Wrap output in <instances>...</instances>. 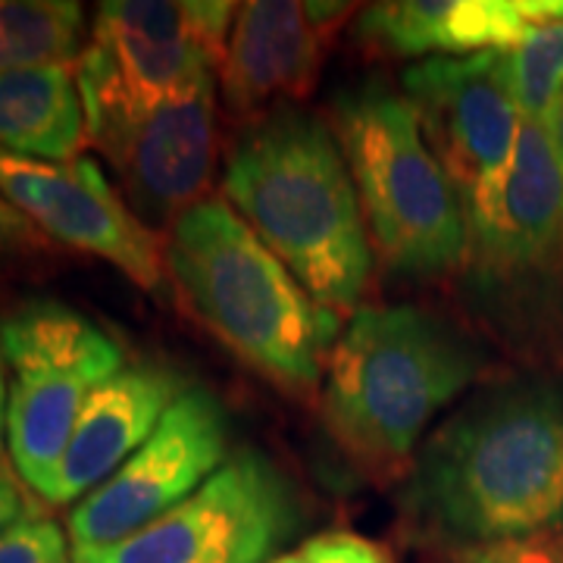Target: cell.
Instances as JSON below:
<instances>
[{"label":"cell","instance_id":"cell-22","mask_svg":"<svg viewBox=\"0 0 563 563\" xmlns=\"http://www.w3.org/2000/svg\"><path fill=\"white\" fill-rule=\"evenodd\" d=\"M310 563H395L391 551L379 542H369L357 532H322L303 542Z\"/></svg>","mask_w":563,"mask_h":563},{"label":"cell","instance_id":"cell-18","mask_svg":"<svg viewBox=\"0 0 563 563\" xmlns=\"http://www.w3.org/2000/svg\"><path fill=\"white\" fill-rule=\"evenodd\" d=\"M85 44V10L79 3L0 0V73L76 66Z\"/></svg>","mask_w":563,"mask_h":563},{"label":"cell","instance_id":"cell-7","mask_svg":"<svg viewBox=\"0 0 563 563\" xmlns=\"http://www.w3.org/2000/svg\"><path fill=\"white\" fill-rule=\"evenodd\" d=\"M7 448L20 479L44 495L95 388L125 366L122 344L60 301L20 303L0 320Z\"/></svg>","mask_w":563,"mask_h":563},{"label":"cell","instance_id":"cell-4","mask_svg":"<svg viewBox=\"0 0 563 563\" xmlns=\"http://www.w3.org/2000/svg\"><path fill=\"white\" fill-rule=\"evenodd\" d=\"M483 373L479 347L413 303L357 307L325 363L322 420L373 476L413 463L432 417Z\"/></svg>","mask_w":563,"mask_h":563},{"label":"cell","instance_id":"cell-17","mask_svg":"<svg viewBox=\"0 0 563 563\" xmlns=\"http://www.w3.org/2000/svg\"><path fill=\"white\" fill-rule=\"evenodd\" d=\"M85 132L76 66L0 73V147L32 161H76Z\"/></svg>","mask_w":563,"mask_h":563},{"label":"cell","instance_id":"cell-25","mask_svg":"<svg viewBox=\"0 0 563 563\" xmlns=\"http://www.w3.org/2000/svg\"><path fill=\"white\" fill-rule=\"evenodd\" d=\"M548 135L554 141V151H558V161H561V173H563V98L561 103L554 107L551 120H548Z\"/></svg>","mask_w":563,"mask_h":563},{"label":"cell","instance_id":"cell-24","mask_svg":"<svg viewBox=\"0 0 563 563\" xmlns=\"http://www.w3.org/2000/svg\"><path fill=\"white\" fill-rule=\"evenodd\" d=\"M29 514H35L29 501H25V495H22V488L13 483V476L10 473H3L0 470V539L13 529L16 523H22Z\"/></svg>","mask_w":563,"mask_h":563},{"label":"cell","instance_id":"cell-26","mask_svg":"<svg viewBox=\"0 0 563 563\" xmlns=\"http://www.w3.org/2000/svg\"><path fill=\"white\" fill-rule=\"evenodd\" d=\"M7 444V363H3V347H0V457Z\"/></svg>","mask_w":563,"mask_h":563},{"label":"cell","instance_id":"cell-1","mask_svg":"<svg viewBox=\"0 0 563 563\" xmlns=\"http://www.w3.org/2000/svg\"><path fill=\"white\" fill-rule=\"evenodd\" d=\"M407 523L451 548L563 529V391L498 385L444 420L410 463Z\"/></svg>","mask_w":563,"mask_h":563},{"label":"cell","instance_id":"cell-13","mask_svg":"<svg viewBox=\"0 0 563 563\" xmlns=\"http://www.w3.org/2000/svg\"><path fill=\"white\" fill-rule=\"evenodd\" d=\"M141 222H176L203 201L217 166V76L166 101L107 154Z\"/></svg>","mask_w":563,"mask_h":563},{"label":"cell","instance_id":"cell-19","mask_svg":"<svg viewBox=\"0 0 563 563\" xmlns=\"http://www.w3.org/2000/svg\"><path fill=\"white\" fill-rule=\"evenodd\" d=\"M504 66L523 120L548 125L563 98V16L532 29L504 51Z\"/></svg>","mask_w":563,"mask_h":563},{"label":"cell","instance_id":"cell-12","mask_svg":"<svg viewBox=\"0 0 563 563\" xmlns=\"http://www.w3.org/2000/svg\"><path fill=\"white\" fill-rule=\"evenodd\" d=\"M347 3L254 0L242 3L220 66V91L235 117L254 122L303 101Z\"/></svg>","mask_w":563,"mask_h":563},{"label":"cell","instance_id":"cell-20","mask_svg":"<svg viewBox=\"0 0 563 563\" xmlns=\"http://www.w3.org/2000/svg\"><path fill=\"white\" fill-rule=\"evenodd\" d=\"M0 563H69L60 526L29 514L0 539Z\"/></svg>","mask_w":563,"mask_h":563},{"label":"cell","instance_id":"cell-9","mask_svg":"<svg viewBox=\"0 0 563 563\" xmlns=\"http://www.w3.org/2000/svg\"><path fill=\"white\" fill-rule=\"evenodd\" d=\"M401 85L432 154L461 195L473 239L498 217L526 122L504 51L420 60L404 69Z\"/></svg>","mask_w":563,"mask_h":563},{"label":"cell","instance_id":"cell-21","mask_svg":"<svg viewBox=\"0 0 563 563\" xmlns=\"http://www.w3.org/2000/svg\"><path fill=\"white\" fill-rule=\"evenodd\" d=\"M451 563H563V529L507 542L454 548Z\"/></svg>","mask_w":563,"mask_h":563},{"label":"cell","instance_id":"cell-14","mask_svg":"<svg viewBox=\"0 0 563 563\" xmlns=\"http://www.w3.org/2000/svg\"><path fill=\"white\" fill-rule=\"evenodd\" d=\"M181 391L185 385L176 369L163 363H125L85 401L41 498L51 507H63L91 495L151 439Z\"/></svg>","mask_w":563,"mask_h":563},{"label":"cell","instance_id":"cell-27","mask_svg":"<svg viewBox=\"0 0 563 563\" xmlns=\"http://www.w3.org/2000/svg\"><path fill=\"white\" fill-rule=\"evenodd\" d=\"M269 563H310V558H307L303 551H291V554H279L276 561Z\"/></svg>","mask_w":563,"mask_h":563},{"label":"cell","instance_id":"cell-5","mask_svg":"<svg viewBox=\"0 0 563 563\" xmlns=\"http://www.w3.org/2000/svg\"><path fill=\"white\" fill-rule=\"evenodd\" d=\"M335 139L369 244L385 266L417 279L454 273L470 257L466 207L404 91L376 79L344 91L335 103Z\"/></svg>","mask_w":563,"mask_h":563},{"label":"cell","instance_id":"cell-3","mask_svg":"<svg viewBox=\"0 0 563 563\" xmlns=\"http://www.w3.org/2000/svg\"><path fill=\"white\" fill-rule=\"evenodd\" d=\"M163 263L188 310L247 366L288 391L320 388L339 317L303 291L222 198L176 217Z\"/></svg>","mask_w":563,"mask_h":563},{"label":"cell","instance_id":"cell-2","mask_svg":"<svg viewBox=\"0 0 563 563\" xmlns=\"http://www.w3.org/2000/svg\"><path fill=\"white\" fill-rule=\"evenodd\" d=\"M225 203L322 310L342 320L361 303L373 244L335 132L310 113L276 110L229 151Z\"/></svg>","mask_w":563,"mask_h":563},{"label":"cell","instance_id":"cell-8","mask_svg":"<svg viewBox=\"0 0 563 563\" xmlns=\"http://www.w3.org/2000/svg\"><path fill=\"white\" fill-rule=\"evenodd\" d=\"M301 514L291 479L266 454L242 448L157 523L107 548H73L69 563H269Z\"/></svg>","mask_w":563,"mask_h":563},{"label":"cell","instance_id":"cell-23","mask_svg":"<svg viewBox=\"0 0 563 563\" xmlns=\"http://www.w3.org/2000/svg\"><path fill=\"white\" fill-rule=\"evenodd\" d=\"M38 247L41 232L35 229V222L0 195V263L22 257L29 251H38Z\"/></svg>","mask_w":563,"mask_h":563},{"label":"cell","instance_id":"cell-6","mask_svg":"<svg viewBox=\"0 0 563 563\" xmlns=\"http://www.w3.org/2000/svg\"><path fill=\"white\" fill-rule=\"evenodd\" d=\"M235 10L225 0L101 3L76 63L88 141L107 154L163 103L220 76Z\"/></svg>","mask_w":563,"mask_h":563},{"label":"cell","instance_id":"cell-16","mask_svg":"<svg viewBox=\"0 0 563 563\" xmlns=\"http://www.w3.org/2000/svg\"><path fill=\"white\" fill-rule=\"evenodd\" d=\"M470 254L492 276H526L563 261V173L542 122H523L498 217L470 239Z\"/></svg>","mask_w":563,"mask_h":563},{"label":"cell","instance_id":"cell-10","mask_svg":"<svg viewBox=\"0 0 563 563\" xmlns=\"http://www.w3.org/2000/svg\"><path fill=\"white\" fill-rule=\"evenodd\" d=\"M229 461L225 404L188 385L151 439L69 514L73 548H107L157 523Z\"/></svg>","mask_w":563,"mask_h":563},{"label":"cell","instance_id":"cell-11","mask_svg":"<svg viewBox=\"0 0 563 563\" xmlns=\"http://www.w3.org/2000/svg\"><path fill=\"white\" fill-rule=\"evenodd\" d=\"M0 195L35 222L41 235L113 263L144 291L161 288L163 242L95 161H32L0 147Z\"/></svg>","mask_w":563,"mask_h":563},{"label":"cell","instance_id":"cell-15","mask_svg":"<svg viewBox=\"0 0 563 563\" xmlns=\"http://www.w3.org/2000/svg\"><path fill=\"white\" fill-rule=\"evenodd\" d=\"M561 16L563 0H395L363 10L357 38L404 60L473 57L510 51L532 29Z\"/></svg>","mask_w":563,"mask_h":563}]
</instances>
